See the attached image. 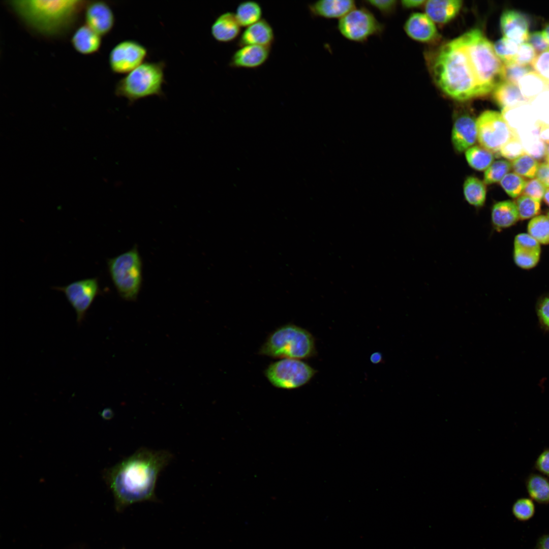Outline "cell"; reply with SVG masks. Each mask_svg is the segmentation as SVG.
I'll return each instance as SVG.
<instances>
[{
  "label": "cell",
  "instance_id": "7bdbcfd3",
  "mask_svg": "<svg viewBox=\"0 0 549 549\" xmlns=\"http://www.w3.org/2000/svg\"><path fill=\"white\" fill-rule=\"evenodd\" d=\"M536 314L541 329L549 332V296L543 297L538 301Z\"/></svg>",
  "mask_w": 549,
  "mask_h": 549
},
{
  "label": "cell",
  "instance_id": "484cf974",
  "mask_svg": "<svg viewBox=\"0 0 549 549\" xmlns=\"http://www.w3.org/2000/svg\"><path fill=\"white\" fill-rule=\"evenodd\" d=\"M525 486L532 500L540 504H549V479L546 477L531 473L525 479Z\"/></svg>",
  "mask_w": 549,
  "mask_h": 549
},
{
  "label": "cell",
  "instance_id": "ee69618b",
  "mask_svg": "<svg viewBox=\"0 0 549 549\" xmlns=\"http://www.w3.org/2000/svg\"><path fill=\"white\" fill-rule=\"evenodd\" d=\"M546 187L537 178H532L527 181L522 195L532 197L538 201L543 198Z\"/></svg>",
  "mask_w": 549,
  "mask_h": 549
},
{
  "label": "cell",
  "instance_id": "c3c4849f",
  "mask_svg": "<svg viewBox=\"0 0 549 549\" xmlns=\"http://www.w3.org/2000/svg\"><path fill=\"white\" fill-rule=\"evenodd\" d=\"M534 549H549V534L539 537Z\"/></svg>",
  "mask_w": 549,
  "mask_h": 549
},
{
  "label": "cell",
  "instance_id": "2e32d148",
  "mask_svg": "<svg viewBox=\"0 0 549 549\" xmlns=\"http://www.w3.org/2000/svg\"><path fill=\"white\" fill-rule=\"evenodd\" d=\"M404 29L410 38L421 42H432L439 37L434 21L421 13L411 14L404 23Z\"/></svg>",
  "mask_w": 549,
  "mask_h": 549
},
{
  "label": "cell",
  "instance_id": "1f68e13d",
  "mask_svg": "<svg viewBox=\"0 0 549 549\" xmlns=\"http://www.w3.org/2000/svg\"><path fill=\"white\" fill-rule=\"evenodd\" d=\"M538 166L537 161L526 152L511 162L514 173L530 178L536 175Z\"/></svg>",
  "mask_w": 549,
  "mask_h": 549
},
{
  "label": "cell",
  "instance_id": "db71d44e",
  "mask_svg": "<svg viewBox=\"0 0 549 549\" xmlns=\"http://www.w3.org/2000/svg\"><path fill=\"white\" fill-rule=\"evenodd\" d=\"M543 199L546 204L549 206V188H546Z\"/></svg>",
  "mask_w": 549,
  "mask_h": 549
},
{
  "label": "cell",
  "instance_id": "d4e9b609",
  "mask_svg": "<svg viewBox=\"0 0 549 549\" xmlns=\"http://www.w3.org/2000/svg\"><path fill=\"white\" fill-rule=\"evenodd\" d=\"M519 219L516 203L512 201L498 202L492 208V224L496 230H500L510 227Z\"/></svg>",
  "mask_w": 549,
  "mask_h": 549
},
{
  "label": "cell",
  "instance_id": "7a4b0ae2",
  "mask_svg": "<svg viewBox=\"0 0 549 549\" xmlns=\"http://www.w3.org/2000/svg\"><path fill=\"white\" fill-rule=\"evenodd\" d=\"M433 78L439 89L456 101L480 97L478 85L460 37L433 53L429 61Z\"/></svg>",
  "mask_w": 549,
  "mask_h": 549
},
{
  "label": "cell",
  "instance_id": "9a60e30c",
  "mask_svg": "<svg viewBox=\"0 0 549 549\" xmlns=\"http://www.w3.org/2000/svg\"><path fill=\"white\" fill-rule=\"evenodd\" d=\"M477 139L476 119L468 113L459 116L454 122L451 141L459 152L466 151L473 146Z\"/></svg>",
  "mask_w": 549,
  "mask_h": 549
},
{
  "label": "cell",
  "instance_id": "ffe728a7",
  "mask_svg": "<svg viewBox=\"0 0 549 549\" xmlns=\"http://www.w3.org/2000/svg\"><path fill=\"white\" fill-rule=\"evenodd\" d=\"M274 41V34L271 25L262 18L246 27L239 37L237 45L239 47L247 45L271 47Z\"/></svg>",
  "mask_w": 549,
  "mask_h": 549
},
{
  "label": "cell",
  "instance_id": "8992f818",
  "mask_svg": "<svg viewBox=\"0 0 549 549\" xmlns=\"http://www.w3.org/2000/svg\"><path fill=\"white\" fill-rule=\"evenodd\" d=\"M165 67L164 61L144 62L117 82L115 95L127 99L129 104L150 96L162 97Z\"/></svg>",
  "mask_w": 549,
  "mask_h": 549
},
{
  "label": "cell",
  "instance_id": "ab89813d",
  "mask_svg": "<svg viewBox=\"0 0 549 549\" xmlns=\"http://www.w3.org/2000/svg\"><path fill=\"white\" fill-rule=\"evenodd\" d=\"M535 71L549 87V50L538 54L532 64Z\"/></svg>",
  "mask_w": 549,
  "mask_h": 549
},
{
  "label": "cell",
  "instance_id": "ba28073f",
  "mask_svg": "<svg viewBox=\"0 0 549 549\" xmlns=\"http://www.w3.org/2000/svg\"><path fill=\"white\" fill-rule=\"evenodd\" d=\"M337 29L347 40L365 43L372 37H381L385 25L367 8L356 7L339 19Z\"/></svg>",
  "mask_w": 549,
  "mask_h": 549
},
{
  "label": "cell",
  "instance_id": "3957f363",
  "mask_svg": "<svg viewBox=\"0 0 549 549\" xmlns=\"http://www.w3.org/2000/svg\"><path fill=\"white\" fill-rule=\"evenodd\" d=\"M85 2L75 0L12 1L9 5L27 26L48 37L59 35L74 23L85 6Z\"/></svg>",
  "mask_w": 549,
  "mask_h": 549
},
{
  "label": "cell",
  "instance_id": "603a6c76",
  "mask_svg": "<svg viewBox=\"0 0 549 549\" xmlns=\"http://www.w3.org/2000/svg\"><path fill=\"white\" fill-rule=\"evenodd\" d=\"M493 98L502 109L512 108L528 102L523 97L518 85L502 80L492 91Z\"/></svg>",
  "mask_w": 549,
  "mask_h": 549
},
{
  "label": "cell",
  "instance_id": "5b68a950",
  "mask_svg": "<svg viewBox=\"0 0 549 549\" xmlns=\"http://www.w3.org/2000/svg\"><path fill=\"white\" fill-rule=\"evenodd\" d=\"M258 353L273 358L301 360L315 356L317 351L315 339L309 331L288 323L270 333Z\"/></svg>",
  "mask_w": 549,
  "mask_h": 549
},
{
  "label": "cell",
  "instance_id": "7c38bea8",
  "mask_svg": "<svg viewBox=\"0 0 549 549\" xmlns=\"http://www.w3.org/2000/svg\"><path fill=\"white\" fill-rule=\"evenodd\" d=\"M147 54V48L138 41H121L110 52V68L114 73L128 74L143 63Z\"/></svg>",
  "mask_w": 549,
  "mask_h": 549
},
{
  "label": "cell",
  "instance_id": "74e56055",
  "mask_svg": "<svg viewBox=\"0 0 549 549\" xmlns=\"http://www.w3.org/2000/svg\"><path fill=\"white\" fill-rule=\"evenodd\" d=\"M532 71L533 70L529 66L522 65L515 63L503 64L502 80L518 85L520 80Z\"/></svg>",
  "mask_w": 549,
  "mask_h": 549
},
{
  "label": "cell",
  "instance_id": "277c9868",
  "mask_svg": "<svg viewBox=\"0 0 549 549\" xmlns=\"http://www.w3.org/2000/svg\"><path fill=\"white\" fill-rule=\"evenodd\" d=\"M460 37L472 67L480 97L485 96L502 80L503 63L496 54L494 45L480 29H471Z\"/></svg>",
  "mask_w": 549,
  "mask_h": 549
},
{
  "label": "cell",
  "instance_id": "f5cc1de1",
  "mask_svg": "<svg viewBox=\"0 0 549 549\" xmlns=\"http://www.w3.org/2000/svg\"><path fill=\"white\" fill-rule=\"evenodd\" d=\"M542 33L545 40L549 44V23L546 25L544 29L542 31Z\"/></svg>",
  "mask_w": 549,
  "mask_h": 549
},
{
  "label": "cell",
  "instance_id": "d6a6232c",
  "mask_svg": "<svg viewBox=\"0 0 549 549\" xmlns=\"http://www.w3.org/2000/svg\"><path fill=\"white\" fill-rule=\"evenodd\" d=\"M519 45L503 37L495 43L494 48L496 54L502 63L507 64L514 63Z\"/></svg>",
  "mask_w": 549,
  "mask_h": 549
},
{
  "label": "cell",
  "instance_id": "30bf717a",
  "mask_svg": "<svg viewBox=\"0 0 549 549\" xmlns=\"http://www.w3.org/2000/svg\"><path fill=\"white\" fill-rule=\"evenodd\" d=\"M476 127L479 144L493 153L499 152L508 141L518 136L516 130L496 111L482 112L476 119Z\"/></svg>",
  "mask_w": 549,
  "mask_h": 549
},
{
  "label": "cell",
  "instance_id": "f6af8a7d",
  "mask_svg": "<svg viewBox=\"0 0 549 549\" xmlns=\"http://www.w3.org/2000/svg\"><path fill=\"white\" fill-rule=\"evenodd\" d=\"M527 41L536 52L540 53L549 50V44L544 37L542 32H534L529 34Z\"/></svg>",
  "mask_w": 549,
  "mask_h": 549
},
{
  "label": "cell",
  "instance_id": "9c48e42d",
  "mask_svg": "<svg viewBox=\"0 0 549 549\" xmlns=\"http://www.w3.org/2000/svg\"><path fill=\"white\" fill-rule=\"evenodd\" d=\"M317 373L307 363L295 359L284 358L269 364L264 374L274 387L293 389L308 383Z\"/></svg>",
  "mask_w": 549,
  "mask_h": 549
},
{
  "label": "cell",
  "instance_id": "11a10c76",
  "mask_svg": "<svg viewBox=\"0 0 549 549\" xmlns=\"http://www.w3.org/2000/svg\"><path fill=\"white\" fill-rule=\"evenodd\" d=\"M545 157L547 163L549 164V144L547 146Z\"/></svg>",
  "mask_w": 549,
  "mask_h": 549
},
{
  "label": "cell",
  "instance_id": "6f0895ef",
  "mask_svg": "<svg viewBox=\"0 0 549 549\" xmlns=\"http://www.w3.org/2000/svg\"><path fill=\"white\" fill-rule=\"evenodd\" d=\"M121 549H125V548H121Z\"/></svg>",
  "mask_w": 549,
  "mask_h": 549
},
{
  "label": "cell",
  "instance_id": "8fae6325",
  "mask_svg": "<svg viewBox=\"0 0 549 549\" xmlns=\"http://www.w3.org/2000/svg\"><path fill=\"white\" fill-rule=\"evenodd\" d=\"M53 288L65 294L76 312L79 323L84 319L95 298L101 292L97 277L78 280L64 286H55Z\"/></svg>",
  "mask_w": 549,
  "mask_h": 549
},
{
  "label": "cell",
  "instance_id": "4316f807",
  "mask_svg": "<svg viewBox=\"0 0 549 549\" xmlns=\"http://www.w3.org/2000/svg\"><path fill=\"white\" fill-rule=\"evenodd\" d=\"M463 191L468 203L476 207L483 206L486 196V186L483 181L477 177L469 176L464 181Z\"/></svg>",
  "mask_w": 549,
  "mask_h": 549
},
{
  "label": "cell",
  "instance_id": "cb8c5ba5",
  "mask_svg": "<svg viewBox=\"0 0 549 549\" xmlns=\"http://www.w3.org/2000/svg\"><path fill=\"white\" fill-rule=\"evenodd\" d=\"M71 43L78 53L88 55L97 52L101 45V36L87 25L79 27L73 34Z\"/></svg>",
  "mask_w": 549,
  "mask_h": 549
},
{
  "label": "cell",
  "instance_id": "f546056e",
  "mask_svg": "<svg viewBox=\"0 0 549 549\" xmlns=\"http://www.w3.org/2000/svg\"><path fill=\"white\" fill-rule=\"evenodd\" d=\"M465 156L469 165L478 171L485 170L494 160L492 152L478 145L468 149L465 152Z\"/></svg>",
  "mask_w": 549,
  "mask_h": 549
},
{
  "label": "cell",
  "instance_id": "4fadbf2b",
  "mask_svg": "<svg viewBox=\"0 0 549 549\" xmlns=\"http://www.w3.org/2000/svg\"><path fill=\"white\" fill-rule=\"evenodd\" d=\"M86 25L101 36L109 34L115 23V16L110 6L104 1L87 4L85 9Z\"/></svg>",
  "mask_w": 549,
  "mask_h": 549
},
{
  "label": "cell",
  "instance_id": "d6986e66",
  "mask_svg": "<svg viewBox=\"0 0 549 549\" xmlns=\"http://www.w3.org/2000/svg\"><path fill=\"white\" fill-rule=\"evenodd\" d=\"M356 7L355 1L352 0H320L308 5L313 17L339 19Z\"/></svg>",
  "mask_w": 549,
  "mask_h": 549
},
{
  "label": "cell",
  "instance_id": "f35d334b",
  "mask_svg": "<svg viewBox=\"0 0 549 549\" xmlns=\"http://www.w3.org/2000/svg\"><path fill=\"white\" fill-rule=\"evenodd\" d=\"M499 152L504 158L512 161L526 153L519 136L512 138L508 141L501 148Z\"/></svg>",
  "mask_w": 549,
  "mask_h": 549
},
{
  "label": "cell",
  "instance_id": "9f6ffc18",
  "mask_svg": "<svg viewBox=\"0 0 549 549\" xmlns=\"http://www.w3.org/2000/svg\"><path fill=\"white\" fill-rule=\"evenodd\" d=\"M547 217H548L549 218V211H548V212L547 213Z\"/></svg>",
  "mask_w": 549,
  "mask_h": 549
},
{
  "label": "cell",
  "instance_id": "44dd1931",
  "mask_svg": "<svg viewBox=\"0 0 549 549\" xmlns=\"http://www.w3.org/2000/svg\"><path fill=\"white\" fill-rule=\"evenodd\" d=\"M426 14L434 22L448 23L460 12L463 2L459 0H430L425 3Z\"/></svg>",
  "mask_w": 549,
  "mask_h": 549
},
{
  "label": "cell",
  "instance_id": "f1b7e54d",
  "mask_svg": "<svg viewBox=\"0 0 549 549\" xmlns=\"http://www.w3.org/2000/svg\"><path fill=\"white\" fill-rule=\"evenodd\" d=\"M235 15L241 27H248L262 19V9L258 2L245 1L237 6Z\"/></svg>",
  "mask_w": 549,
  "mask_h": 549
},
{
  "label": "cell",
  "instance_id": "8d00e7d4",
  "mask_svg": "<svg viewBox=\"0 0 549 549\" xmlns=\"http://www.w3.org/2000/svg\"><path fill=\"white\" fill-rule=\"evenodd\" d=\"M526 183L523 177L514 172L507 173L500 181L502 188L512 198H516L522 194Z\"/></svg>",
  "mask_w": 549,
  "mask_h": 549
},
{
  "label": "cell",
  "instance_id": "5bb4252c",
  "mask_svg": "<svg viewBox=\"0 0 549 549\" xmlns=\"http://www.w3.org/2000/svg\"><path fill=\"white\" fill-rule=\"evenodd\" d=\"M540 244L528 233H520L514 240L513 259L523 269L535 267L539 261Z\"/></svg>",
  "mask_w": 549,
  "mask_h": 549
},
{
  "label": "cell",
  "instance_id": "d590c367",
  "mask_svg": "<svg viewBox=\"0 0 549 549\" xmlns=\"http://www.w3.org/2000/svg\"><path fill=\"white\" fill-rule=\"evenodd\" d=\"M512 513L520 522H527L531 519L535 513V506L530 498L522 497L516 500L512 506Z\"/></svg>",
  "mask_w": 549,
  "mask_h": 549
},
{
  "label": "cell",
  "instance_id": "816d5d0a",
  "mask_svg": "<svg viewBox=\"0 0 549 549\" xmlns=\"http://www.w3.org/2000/svg\"><path fill=\"white\" fill-rule=\"evenodd\" d=\"M113 415V413L110 409L106 408L102 411L101 413L102 417L106 419L110 418Z\"/></svg>",
  "mask_w": 549,
  "mask_h": 549
},
{
  "label": "cell",
  "instance_id": "e0dca14e",
  "mask_svg": "<svg viewBox=\"0 0 549 549\" xmlns=\"http://www.w3.org/2000/svg\"><path fill=\"white\" fill-rule=\"evenodd\" d=\"M500 27L504 38L518 44L528 40V21L521 12L514 10L504 11L500 17Z\"/></svg>",
  "mask_w": 549,
  "mask_h": 549
},
{
  "label": "cell",
  "instance_id": "e575fe53",
  "mask_svg": "<svg viewBox=\"0 0 549 549\" xmlns=\"http://www.w3.org/2000/svg\"><path fill=\"white\" fill-rule=\"evenodd\" d=\"M519 218L526 220L537 216L540 212V201L529 196L522 195L515 202Z\"/></svg>",
  "mask_w": 549,
  "mask_h": 549
},
{
  "label": "cell",
  "instance_id": "681fc988",
  "mask_svg": "<svg viewBox=\"0 0 549 549\" xmlns=\"http://www.w3.org/2000/svg\"><path fill=\"white\" fill-rule=\"evenodd\" d=\"M425 3V1L420 0L402 1L401 5L405 9H412L418 7Z\"/></svg>",
  "mask_w": 549,
  "mask_h": 549
},
{
  "label": "cell",
  "instance_id": "4dcf8cb0",
  "mask_svg": "<svg viewBox=\"0 0 549 549\" xmlns=\"http://www.w3.org/2000/svg\"><path fill=\"white\" fill-rule=\"evenodd\" d=\"M528 234L540 244H549V218L539 215L533 218L528 225Z\"/></svg>",
  "mask_w": 549,
  "mask_h": 549
},
{
  "label": "cell",
  "instance_id": "bcb514c9",
  "mask_svg": "<svg viewBox=\"0 0 549 549\" xmlns=\"http://www.w3.org/2000/svg\"><path fill=\"white\" fill-rule=\"evenodd\" d=\"M534 468L542 474L549 477V447L544 448L534 462Z\"/></svg>",
  "mask_w": 549,
  "mask_h": 549
},
{
  "label": "cell",
  "instance_id": "7402d4cb",
  "mask_svg": "<svg viewBox=\"0 0 549 549\" xmlns=\"http://www.w3.org/2000/svg\"><path fill=\"white\" fill-rule=\"evenodd\" d=\"M240 27L235 14L227 12L219 15L212 23L211 34L217 41L228 43L239 35Z\"/></svg>",
  "mask_w": 549,
  "mask_h": 549
},
{
  "label": "cell",
  "instance_id": "b9f144b4",
  "mask_svg": "<svg viewBox=\"0 0 549 549\" xmlns=\"http://www.w3.org/2000/svg\"><path fill=\"white\" fill-rule=\"evenodd\" d=\"M363 2L375 9L385 18L391 16L395 13L397 6L395 0L364 1Z\"/></svg>",
  "mask_w": 549,
  "mask_h": 549
},
{
  "label": "cell",
  "instance_id": "6da1fadb",
  "mask_svg": "<svg viewBox=\"0 0 549 549\" xmlns=\"http://www.w3.org/2000/svg\"><path fill=\"white\" fill-rule=\"evenodd\" d=\"M172 454L167 450L141 447L113 467L103 476L114 498L118 512L137 503L158 502L155 493L160 473L169 464Z\"/></svg>",
  "mask_w": 549,
  "mask_h": 549
},
{
  "label": "cell",
  "instance_id": "f907efd6",
  "mask_svg": "<svg viewBox=\"0 0 549 549\" xmlns=\"http://www.w3.org/2000/svg\"><path fill=\"white\" fill-rule=\"evenodd\" d=\"M382 360V355L379 352H375L372 353L370 356V361L374 364H378Z\"/></svg>",
  "mask_w": 549,
  "mask_h": 549
},
{
  "label": "cell",
  "instance_id": "52a82bcc",
  "mask_svg": "<svg viewBox=\"0 0 549 549\" xmlns=\"http://www.w3.org/2000/svg\"><path fill=\"white\" fill-rule=\"evenodd\" d=\"M107 267L119 295L127 301L136 300L142 282V264L137 248L108 259Z\"/></svg>",
  "mask_w": 549,
  "mask_h": 549
},
{
  "label": "cell",
  "instance_id": "83f0119b",
  "mask_svg": "<svg viewBox=\"0 0 549 549\" xmlns=\"http://www.w3.org/2000/svg\"><path fill=\"white\" fill-rule=\"evenodd\" d=\"M518 86L521 94L528 102L539 94L549 89L547 84L534 71L524 76L518 81Z\"/></svg>",
  "mask_w": 549,
  "mask_h": 549
},
{
  "label": "cell",
  "instance_id": "60d3db41",
  "mask_svg": "<svg viewBox=\"0 0 549 549\" xmlns=\"http://www.w3.org/2000/svg\"><path fill=\"white\" fill-rule=\"evenodd\" d=\"M536 52L528 43L519 45L514 63L524 66L532 65L537 56Z\"/></svg>",
  "mask_w": 549,
  "mask_h": 549
},
{
  "label": "cell",
  "instance_id": "836d02e7",
  "mask_svg": "<svg viewBox=\"0 0 549 549\" xmlns=\"http://www.w3.org/2000/svg\"><path fill=\"white\" fill-rule=\"evenodd\" d=\"M511 163L507 160H500L493 162L485 171L483 182L491 185L499 181L508 173Z\"/></svg>",
  "mask_w": 549,
  "mask_h": 549
},
{
  "label": "cell",
  "instance_id": "ac0fdd59",
  "mask_svg": "<svg viewBox=\"0 0 549 549\" xmlns=\"http://www.w3.org/2000/svg\"><path fill=\"white\" fill-rule=\"evenodd\" d=\"M271 47L247 45L240 47L232 54L229 66L233 68L255 69L263 65L268 59Z\"/></svg>",
  "mask_w": 549,
  "mask_h": 549
},
{
  "label": "cell",
  "instance_id": "7dc6e473",
  "mask_svg": "<svg viewBox=\"0 0 549 549\" xmlns=\"http://www.w3.org/2000/svg\"><path fill=\"white\" fill-rule=\"evenodd\" d=\"M536 176L546 187L549 188V164L548 163H542L539 164Z\"/></svg>",
  "mask_w": 549,
  "mask_h": 549
}]
</instances>
